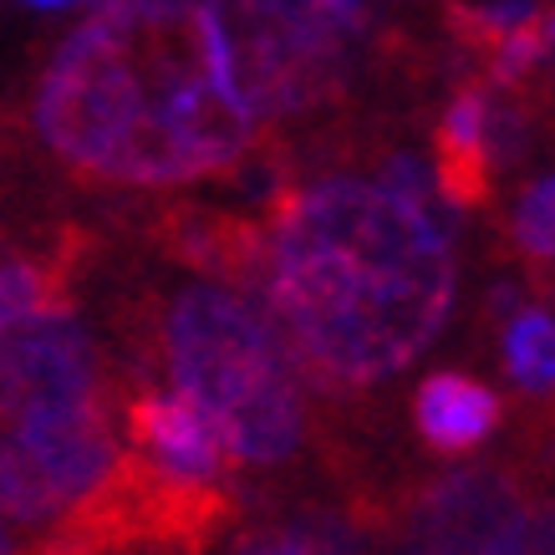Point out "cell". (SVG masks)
<instances>
[{"label": "cell", "instance_id": "cell-1", "mask_svg": "<svg viewBox=\"0 0 555 555\" xmlns=\"http://www.w3.org/2000/svg\"><path fill=\"white\" fill-rule=\"evenodd\" d=\"M260 224V301L317 398H367L434 347L454 306V250L428 199L372 173H321L286 179Z\"/></svg>", "mask_w": 555, "mask_h": 555}, {"label": "cell", "instance_id": "cell-2", "mask_svg": "<svg viewBox=\"0 0 555 555\" xmlns=\"http://www.w3.org/2000/svg\"><path fill=\"white\" fill-rule=\"evenodd\" d=\"M36 138L87 184L179 189L235 173L255 118L204 0H107L31 92Z\"/></svg>", "mask_w": 555, "mask_h": 555}, {"label": "cell", "instance_id": "cell-3", "mask_svg": "<svg viewBox=\"0 0 555 555\" xmlns=\"http://www.w3.org/2000/svg\"><path fill=\"white\" fill-rule=\"evenodd\" d=\"M128 341L215 418L235 469H281L306 449V383L270 306L219 275L179 281L128 317Z\"/></svg>", "mask_w": 555, "mask_h": 555}, {"label": "cell", "instance_id": "cell-4", "mask_svg": "<svg viewBox=\"0 0 555 555\" xmlns=\"http://www.w3.org/2000/svg\"><path fill=\"white\" fill-rule=\"evenodd\" d=\"M219 21L230 82L255 128L311 118L341 98V51L317 5L286 0H204Z\"/></svg>", "mask_w": 555, "mask_h": 555}, {"label": "cell", "instance_id": "cell-5", "mask_svg": "<svg viewBox=\"0 0 555 555\" xmlns=\"http://www.w3.org/2000/svg\"><path fill=\"white\" fill-rule=\"evenodd\" d=\"M235 520V500L219 485L153 469L133 449L72 500L36 551H204Z\"/></svg>", "mask_w": 555, "mask_h": 555}, {"label": "cell", "instance_id": "cell-6", "mask_svg": "<svg viewBox=\"0 0 555 555\" xmlns=\"http://www.w3.org/2000/svg\"><path fill=\"white\" fill-rule=\"evenodd\" d=\"M535 494L505 464L449 469L413 489L403 505H387V535L418 551H525Z\"/></svg>", "mask_w": 555, "mask_h": 555}, {"label": "cell", "instance_id": "cell-7", "mask_svg": "<svg viewBox=\"0 0 555 555\" xmlns=\"http://www.w3.org/2000/svg\"><path fill=\"white\" fill-rule=\"evenodd\" d=\"M118 392H92V398H56V403H21L0 413V423L21 438V449L41 464L62 500H82L102 474L122 454Z\"/></svg>", "mask_w": 555, "mask_h": 555}, {"label": "cell", "instance_id": "cell-8", "mask_svg": "<svg viewBox=\"0 0 555 555\" xmlns=\"http://www.w3.org/2000/svg\"><path fill=\"white\" fill-rule=\"evenodd\" d=\"M118 423L128 449L149 459L153 469L204 485H219V474L230 469L215 418L184 392H143V387L118 392Z\"/></svg>", "mask_w": 555, "mask_h": 555}, {"label": "cell", "instance_id": "cell-9", "mask_svg": "<svg viewBox=\"0 0 555 555\" xmlns=\"http://www.w3.org/2000/svg\"><path fill=\"white\" fill-rule=\"evenodd\" d=\"M434 189L449 209H485L494 199V149H489V98L485 87H464L434 133Z\"/></svg>", "mask_w": 555, "mask_h": 555}, {"label": "cell", "instance_id": "cell-10", "mask_svg": "<svg viewBox=\"0 0 555 555\" xmlns=\"http://www.w3.org/2000/svg\"><path fill=\"white\" fill-rule=\"evenodd\" d=\"M505 418L500 392L469 372H428L413 392V428L438 459H469Z\"/></svg>", "mask_w": 555, "mask_h": 555}, {"label": "cell", "instance_id": "cell-11", "mask_svg": "<svg viewBox=\"0 0 555 555\" xmlns=\"http://www.w3.org/2000/svg\"><path fill=\"white\" fill-rule=\"evenodd\" d=\"M77 270L82 235H62L47 255H5L0 260V337L47 311H77Z\"/></svg>", "mask_w": 555, "mask_h": 555}, {"label": "cell", "instance_id": "cell-12", "mask_svg": "<svg viewBox=\"0 0 555 555\" xmlns=\"http://www.w3.org/2000/svg\"><path fill=\"white\" fill-rule=\"evenodd\" d=\"M62 509H67V500L41 474V464L21 449V438L0 423V520L11 525L26 545H41V535L56 525Z\"/></svg>", "mask_w": 555, "mask_h": 555}, {"label": "cell", "instance_id": "cell-13", "mask_svg": "<svg viewBox=\"0 0 555 555\" xmlns=\"http://www.w3.org/2000/svg\"><path fill=\"white\" fill-rule=\"evenodd\" d=\"M505 372L520 392L551 398L555 392V317L545 306H525L505 326Z\"/></svg>", "mask_w": 555, "mask_h": 555}, {"label": "cell", "instance_id": "cell-14", "mask_svg": "<svg viewBox=\"0 0 555 555\" xmlns=\"http://www.w3.org/2000/svg\"><path fill=\"white\" fill-rule=\"evenodd\" d=\"M505 235H509V250L520 255L530 270H555V173L535 179L525 189L515 209L505 219Z\"/></svg>", "mask_w": 555, "mask_h": 555}, {"label": "cell", "instance_id": "cell-15", "mask_svg": "<svg viewBox=\"0 0 555 555\" xmlns=\"http://www.w3.org/2000/svg\"><path fill=\"white\" fill-rule=\"evenodd\" d=\"M540 31H545V47H555V11H540Z\"/></svg>", "mask_w": 555, "mask_h": 555}, {"label": "cell", "instance_id": "cell-16", "mask_svg": "<svg viewBox=\"0 0 555 555\" xmlns=\"http://www.w3.org/2000/svg\"><path fill=\"white\" fill-rule=\"evenodd\" d=\"M0 551H11V525L0 520Z\"/></svg>", "mask_w": 555, "mask_h": 555}, {"label": "cell", "instance_id": "cell-17", "mask_svg": "<svg viewBox=\"0 0 555 555\" xmlns=\"http://www.w3.org/2000/svg\"><path fill=\"white\" fill-rule=\"evenodd\" d=\"M31 5H62V0H31Z\"/></svg>", "mask_w": 555, "mask_h": 555}]
</instances>
